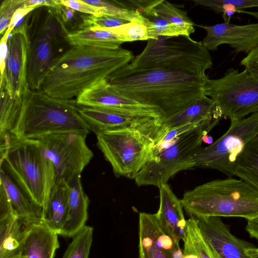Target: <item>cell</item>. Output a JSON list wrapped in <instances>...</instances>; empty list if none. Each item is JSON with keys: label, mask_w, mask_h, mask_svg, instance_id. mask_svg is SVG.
Here are the masks:
<instances>
[{"label": "cell", "mask_w": 258, "mask_h": 258, "mask_svg": "<svg viewBox=\"0 0 258 258\" xmlns=\"http://www.w3.org/2000/svg\"><path fill=\"white\" fill-rule=\"evenodd\" d=\"M153 10L160 17L181 28L188 36L194 33L195 24L188 17L185 11L165 0H160Z\"/></svg>", "instance_id": "cell-30"}, {"label": "cell", "mask_w": 258, "mask_h": 258, "mask_svg": "<svg viewBox=\"0 0 258 258\" xmlns=\"http://www.w3.org/2000/svg\"><path fill=\"white\" fill-rule=\"evenodd\" d=\"M143 51L123 68L131 71L166 70L205 73L213 65L210 53L190 36H159L147 40Z\"/></svg>", "instance_id": "cell-7"}, {"label": "cell", "mask_w": 258, "mask_h": 258, "mask_svg": "<svg viewBox=\"0 0 258 258\" xmlns=\"http://www.w3.org/2000/svg\"><path fill=\"white\" fill-rule=\"evenodd\" d=\"M234 175L258 190V136L248 143L236 159Z\"/></svg>", "instance_id": "cell-27"}, {"label": "cell", "mask_w": 258, "mask_h": 258, "mask_svg": "<svg viewBox=\"0 0 258 258\" xmlns=\"http://www.w3.org/2000/svg\"><path fill=\"white\" fill-rule=\"evenodd\" d=\"M182 258H218L202 234L195 218L186 220Z\"/></svg>", "instance_id": "cell-28"}, {"label": "cell", "mask_w": 258, "mask_h": 258, "mask_svg": "<svg viewBox=\"0 0 258 258\" xmlns=\"http://www.w3.org/2000/svg\"><path fill=\"white\" fill-rule=\"evenodd\" d=\"M208 78L205 73L166 70L131 71L122 67L107 80L122 95L158 108L163 121L205 96L204 86Z\"/></svg>", "instance_id": "cell-1"}, {"label": "cell", "mask_w": 258, "mask_h": 258, "mask_svg": "<svg viewBox=\"0 0 258 258\" xmlns=\"http://www.w3.org/2000/svg\"><path fill=\"white\" fill-rule=\"evenodd\" d=\"M142 16L145 17L149 39H155L159 36H189L181 28L159 16L153 9Z\"/></svg>", "instance_id": "cell-31"}, {"label": "cell", "mask_w": 258, "mask_h": 258, "mask_svg": "<svg viewBox=\"0 0 258 258\" xmlns=\"http://www.w3.org/2000/svg\"><path fill=\"white\" fill-rule=\"evenodd\" d=\"M16 215L0 220V258H18L30 225Z\"/></svg>", "instance_id": "cell-23"}, {"label": "cell", "mask_w": 258, "mask_h": 258, "mask_svg": "<svg viewBox=\"0 0 258 258\" xmlns=\"http://www.w3.org/2000/svg\"><path fill=\"white\" fill-rule=\"evenodd\" d=\"M66 39L72 46L86 45L107 49L119 48L126 42L123 37L110 29H80L68 33Z\"/></svg>", "instance_id": "cell-26"}, {"label": "cell", "mask_w": 258, "mask_h": 258, "mask_svg": "<svg viewBox=\"0 0 258 258\" xmlns=\"http://www.w3.org/2000/svg\"><path fill=\"white\" fill-rule=\"evenodd\" d=\"M220 119H214L170 142L155 145L146 164L134 178L136 184L159 187L177 173L194 168L193 158L202 148L203 136Z\"/></svg>", "instance_id": "cell-8"}, {"label": "cell", "mask_w": 258, "mask_h": 258, "mask_svg": "<svg viewBox=\"0 0 258 258\" xmlns=\"http://www.w3.org/2000/svg\"><path fill=\"white\" fill-rule=\"evenodd\" d=\"M204 92L214 100L222 117L230 121L258 112V78L245 69L231 68L220 78H208Z\"/></svg>", "instance_id": "cell-9"}, {"label": "cell", "mask_w": 258, "mask_h": 258, "mask_svg": "<svg viewBox=\"0 0 258 258\" xmlns=\"http://www.w3.org/2000/svg\"><path fill=\"white\" fill-rule=\"evenodd\" d=\"M78 112L90 131L95 134L127 127H141L159 120L152 118L133 117L103 108L78 105Z\"/></svg>", "instance_id": "cell-18"}, {"label": "cell", "mask_w": 258, "mask_h": 258, "mask_svg": "<svg viewBox=\"0 0 258 258\" xmlns=\"http://www.w3.org/2000/svg\"><path fill=\"white\" fill-rule=\"evenodd\" d=\"M78 105L109 109L136 117H148L163 120V115L157 107L142 104L115 90L103 80L85 90L76 100Z\"/></svg>", "instance_id": "cell-12"}, {"label": "cell", "mask_w": 258, "mask_h": 258, "mask_svg": "<svg viewBox=\"0 0 258 258\" xmlns=\"http://www.w3.org/2000/svg\"><path fill=\"white\" fill-rule=\"evenodd\" d=\"M68 184V215L60 235L72 237L85 225L88 219L89 200L84 191L81 174L75 175Z\"/></svg>", "instance_id": "cell-20"}, {"label": "cell", "mask_w": 258, "mask_h": 258, "mask_svg": "<svg viewBox=\"0 0 258 258\" xmlns=\"http://www.w3.org/2000/svg\"><path fill=\"white\" fill-rule=\"evenodd\" d=\"M190 217H258V190L241 179L214 180L186 191L180 200Z\"/></svg>", "instance_id": "cell-4"}, {"label": "cell", "mask_w": 258, "mask_h": 258, "mask_svg": "<svg viewBox=\"0 0 258 258\" xmlns=\"http://www.w3.org/2000/svg\"><path fill=\"white\" fill-rule=\"evenodd\" d=\"M245 230L249 236L258 241V217L247 220Z\"/></svg>", "instance_id": "cell-44"}, {"label": "cell", "mask_w": 258, "mask_h": 258, "mask_svg": "<svg viewBox=\"0 0 258 258\" xmlns=\"http://www.w3.org/2000/svg\"><path fill=\"white\" fill-rule=\"evenodd\" d=\"M0 89V140H2L11 134L18 121L23 107L26 89L21 96L13 99L5 89Z\"/></svg>", "instance_id": "cell-29"}, {"label": "cell", "mask_w": 258, "mask_h": 258, "mask_svg": "<svg viewBox=\"0 0 258 258\" xmlns=\"http://www.w3.org/2000/svg\"><path fill=\"white\" fill-rule=\"evenodd\" d=\"M75 12L76 11L74 10L62 5L57 14L60 16L63 21L64 23H67L72 20V19L74 17Z\"/></svg>", "instance_id": "cell-45"}, {"label": "cell", "mask_w": 258, "mask_h": 258, "mask_svg": "<svg viewBox=\"0 0 258 258\" xmlns=\"http://www.w3.org/2000/svg\"><path fill=\"white\" fill-rule=\"evenodd\" d=\"M207 32L201 41L208 50L214 51L223 44H229L237 52L249 53L258 45V22L244 25L225 23L199 26Z\"/></svg>", "instance_id": "cell-14"}, {"label": "cell", "mask_w": 258, "mask_h": 258, "mask_svg": "<svg viewBox=\"0 0 258 258\" xmlns=\"http://www.w3.org/2000/svg\"><path fill=\"white\" fill-rule=\"evenodd\" d=\"M237 12H241L245 14H247L248 15H250L255 18H256L258 20V12H247L244 11L237 10Z\"/></svg>", "instance_id": "cell-48"}, {"label": "cell", "mask_w": 258, "mask_h": 258, "mask_svg": "<svg viewBox=\"0 0 258 258\" xmlns=\"http://www.w3.org/2000/svg\"><path fill=\"white\" fill-rule=\"evenodd\" d=\"M76 105L72 99L53 98L28 87L20 116L10 135L20 139H38L59 133L88 134L90 129Z\"/></svg>", "instance_id": "cell-5"}, {"label": "cell", "mask_w": 258, "mask_h": 258, "mask_svg": "<svg viewBox=\"0 0 258 258\" xmlns=\"http://www.w3.org/2000/svg\"><path fill=\"white\" fill-rule=\"evenodd\" d=\"M109 29L123 37L126 42L149 39L145 18L142 15L127 24Z\"/></svg>", "instance_id": "cell-33"}, {"label": "cell", "mask_w": 258, "mask_h": 258, "mask_svg": "<svg viewBox=\"0 0 258 258\" xmlns=\"http://www.w3.org/2000/svg\"><path fill=\"white\" fill-rule=\"evenodd\" d=\"M140 258H172L175 246L172 237L163 229L156 214H139Z\"/></svg>", "instance_id": "cell-16"}, {"label": "cell", "mask_w": 258, "mask_h": 258, "mask_svg": "<svg viewBox=\"0 0 258 258\" xmlns=\"http://www.w3.org/2000/svg\"><path fill=\"white\" fill-rule=\"evenodd\" d=\"M69 186L63 180H57L47 204L42 211V223L60 235L68 211Z\"/></svg>", "instance_id": "cell-25"}, {"label": "cell", "mask_w": 258, "mask_h": 258, "mask_svg": "<svg viewBox=\"0 0 258 258\" xmlns=\"http://www.w3.org/2000/svg\"><path fill=\"white\" fill-rule=\"evenodd\" d=\"M9 36L4 33L1 40L0 44V71L2 76L5 69L6 59L8 54V41Z\"/></svg>", "instance_id": "cell-43"}, {"label": "cell", "mask_w": 258, "mask_h": 258, "mask_svg": "<svg viewBox=\"0 0 258 258\" xmlns=\"http://www.w3.org/2000/svg\"><path fill=\"white\" fill-rule=\"evenodd\" d=\"M57 235L42 223L31 224L18 258H53L59 247Z\"/></svg>", "instance_id": "cell-22"}, {"label": "cell", "mask_w": 258, "mask_h": 258, "mask_svg": "<svg viewBox=\"0 0 258 258\" xmlns=\"http://www.w3.org/2000/svg\"><path fill=\"white\" fill-rule=\"evenodd\" d=\"M160 0H125L113 1L119 6L129 10L135 11L141 15L152 10Z\"/></svg>", "instance_id": "cell-37"}, {"label": "cell", "mask_w": 258, "mask_h": 258, "mask_svg": "<svg viewBox=\"0 0 258 258\" xmlns=\"http://www.w3.org/2000/svg\"><path fill=\"white\" fill-rule=\"evenodd\" d=\"M224 4L229 5L235 10L258 7V0H220Z\"/></svg>", "instance_id": "cell-42"}, {"label": "cell", "mask_w": 258, "mask_h": 258, "mask_svg": "<svg viewBox=\"0 0 258 258\" xmlns=\"http://www.w3.org/2000/svg\"><path fill=\"white\" fill-rule=\"evenodd\" d=\"M93 228L85 225L73 237L62 258H89Z\"/></svg>", "instance_id": "cell-32"}, {"label": "cell", "mask_w": 258, "mask_h": 258, "mask_svg": "<svg viewBox=\"0 0 258 258\" xmlns=\"http://www.w3.org/2000/svg\"><path fill=\"white\" fill-rule=\"evenodd\" d=\"M134 58L132 52L121 47L107 49L86 45L72 46L54 58L40 90L57 99L77 98L86 89L128 64Z\"/></svg>", "instance_id": "cell-2"}, {"label": "cell", "mask_w": 258, "mask_h": 258, "mask_svg": "<svg viewBox=\"0 0 258 258\" xmlns=\"http://www.w3.org/2000/svg\"><path fill=\"white\" fill-rule=\"evenodd\" d=\"M30 44L26 23L17 26L9 35L6 67L1 76L0 88L11 98L21 96L27 88V63Z\"/></svg>", "instance_id": "cell-13"}, {"label": "cell", "mask_w": 258, "mask_h": 258, "mask_svg": "<svg viewBox=\"0 0 258 258\" xmlns=\"http://www.w3.org/2000/svg\"><path fill=\"white\" fill-rule=\"evenodd\" d=\"M1 168L37 205L45 208L56 181L54 166L40 141L11 135L0 140Z\"/></svg>", "instance_id": "cell-3"}, {"label": "cell", "mask_w": 258, "mask_h": 258, "mask_svg": "<svg viewBox=\"0 0 258 258\" xmlns=\"http://www.w3.org/2000/svg\"><path fill=\"white\" fill-rule=\"evenodd\" d=\"M83 16L79 26L80 30L113 28L130 22L124 19L102 13Z\"/></svg>", "instance_id": "cell-34"}, {"label": "cell", "mask_w": 258, "mask_h": 258, "mask_svg": "<svg viewBox=\"0 0 258 258\" xmlns=\"http://www.w3.org/2000/svg\"><path fill=\"white\" fill-rule=\"evenodd\" d=\"M246 253L250 258H258V247L254 246L246 250Z\"/></svg>", "instance_id": "cell-46"}, {"label": "cell", "mask_w": 258, "mask_h": 258, "mask_svg": "<svg viewBox=\"0 0 258 258\" xmlns=\"http://www.w3.org/2000/svg\"><path fill=\"white\" fill-rule=\"evenodd\" d=\"M222 117L214 100L205 95L163 121L160 132L163 137L166 131L174 127L190 123H204Z\"/></svg>", "instance_id": "cell-21"}, {"label": "cell", "mask_w": 258, "mask_h": 258, "mask_svg": "<svg viewBox=\"0 0 258 258\" xmlns=\"http://www.w3.org/2000/svg\"><path fill=\"white\" fill-rule=\"evenodd\" d=\"M87 134L78 132L59 133L38 139L51 161L56 181L67 183L76 174H81L90 163L93 153L88 147Z\"/></svg>", "instance_id": "cell-11"}, {"label": "cell", "mask_w": 258, "mask_h": 258, "mask_svg": "<svg viewBox=\"0 0 258 258\" xmlns=\"http://www.w3.org/2000/svg\"><path fill=\"white\" fill-rule=\"evenodd\" d=\"M258 136V112L247 117L231 120L227 132L213 144L202 147L193 158L194 167L220 171L233 176L236 159L245 147Z\"/></svg>", "instance_id": "cell-10"}, {"label": "cell", "mask_w": 258, "mask_h": 258, "mask_svg": "<svg viewBox=\"0 0 258 258\" xmlns=\"http://www.w3.org/2000/svg\"><path fill=\"white\" fill-rule=\"evenodd\" d=\"M0 182L6 191L16 216L30 224L42 223V208L30 200L2 168Z\"/></svg>", "instance_id": "cell-24"}, {"label": "cell", "mask_w": 258, "mask_h": 258, "mask_svg": "<svg viewBox=\"0 0 258 258\" xmlns=\"http://www.w3.org/2000/svg\"><path fill=\"white\" fill-rule=\"evenodd\" d=\"M217 119V118H215ZM213 119L209 120L204 123H190L180 125L176 127L172 128L166 131L163 137L160 140V141L156 144L164 143L170 142L175 138L187 133L191 130H193L199 126L208 122Z\"/></svg>", "instance_id": "cell-38"}, {"label": "cell", "mask_w": 258, "mask_h": 258, "mask_svg": "<svg viewBox=\"0 0 258 258\" xmlns=\"http://www.w3.org/2000/svg\"><path fill=\"white\" fill-rule=\"evenodd\" d=\"M240 65L251 75L258 78V45L241 60Z\"/></svg>", "instance_id": "cell-39"}, {"label": "cell", "mask_w": 258, "mask_h": 258, "mask_svg": "<svg viewBox=\"0 0 258 258\" xmlns=\"http://www.w3.org/2000/svg\"><path fill=\"white\" fill-rule=\"evenodd\" d=\"M195 219L202 234L218 258H250L246 251L254 245L233 235L221 217Z\"/></svg>", "instance_id": "cell-15"}, {"label": "cell", "mask_w": 258, "mask_h": 258, "mask_svg": "<svg viewBox=\"0 0 258 258\" xmlns=\"http://www.w3.org/2000/svg\"><path fill=\"white\" fill-rule=\"evenodd\" d=\"M160 205L156 213L158 220L164 230L175 242L183 241L186 228L183 206L167 183L159 187Z\"/></svg>", "instance_id": "cell-19"}, {"label": "cell", "mask_w": 258, "mask_h": 258, "mask_svg": "<svg viewBox=\"0 0 258 258\" xmlns=\"http://www.w3.org/2000/svg\"><path fill=\"white\" fill-rule=\"evenodd\" d=\"M161 121L97 133V145L115 176L134 179L160 139Z\"/></svg>", "instance_id": "cell-6"}, {"label": "cell", "mask_w": 258, "mask_h": 258, "mask_svg": "<svg viewBox=\"0 0 258 258\" xmlns=\"http://www.w3.org/2000/svg\"><path fill=\"white\" fill-rule=\"evenodd\" d=\"M23 0H5L0 7V33L3 34L9 26L15 11L23 8Z\"/></svg>", "instance_id": "cell-36"}, {"label": "cell", "mask_w": 258, "mask_h": 258, "mask_svg": "<svg viewBox=\"0 0 258 258\" xmlns=\"http://www.w3.org/2000/svg\"><path fill=\"white\" fill-rule=\"evenodd\" d=\"M88 5L95 7L99 13L115 16L129 22L138 18L141 15L138 12L129 11L112 2L102 0H83Z\"/></svg>", "instance_id": "cell-35"}, {"label": "cell", "mask_w": 258, "mask_h": 258, "mask_svg": "<svg viewBox=\"0 0 258 258\" xmlns=\"http://www.w3.org/2000/svg\"><path fill=\"white\" fill-rule=\"evenodd\" d=\"M46 25L40 33L30 41L28 63L27 84L33 91H39L55 57L52 49V37L55 29L53 26Z\"/></svg>", "instance_id": "cell-17"}, {"label": "cell", "mask_w": 258, "mask_h": 258, "mask_svg": "<svg viewBox=\"0 0 258 258\" xmlns=\"http://www.w3.org/2000/svg\"><path fill=\"white\" fill-rule=\"evenodd\" d=\"M38 8L39 7H32L28 8H22L17 9L14 13L10 23L9 26L5 33L9 36L12 31L16 28V27H17L18 23L25 16L28 14L30 12Z\"/></svg>", "instance_id": "cell-41"}, {"label": "cell", "mask_w": 258, "mask_h": 258, "mask_svg": "<svg viewBox=\"0 0 258 258\" xmlns=\"http://www.w3.org/2000/svg\"><path fill=\"white\" fill-rule=\"evenodd\" d=\"M202 142L206 144H209V145H211L214 142L213 138L211 136L208 135V134H206L203 136L202 138Z\"/></svg>", "instance_id": "cell-47"}, {"label": "cell", "mask_w": 258, "mask_h": 258, "mask_svg": "<svg viewBox=\"0 0 258 258\" xmlns=\"http://www.w3.org/2000/svg\"><path fill=\"white\" fill-rule=\"evenodd\" d=\"M59 2L61 5L82 13L93 15L99 14L97 9L88 5L83 0H59Z\"/></svg>", "instance_id": "cell-40"}]
</instances>
